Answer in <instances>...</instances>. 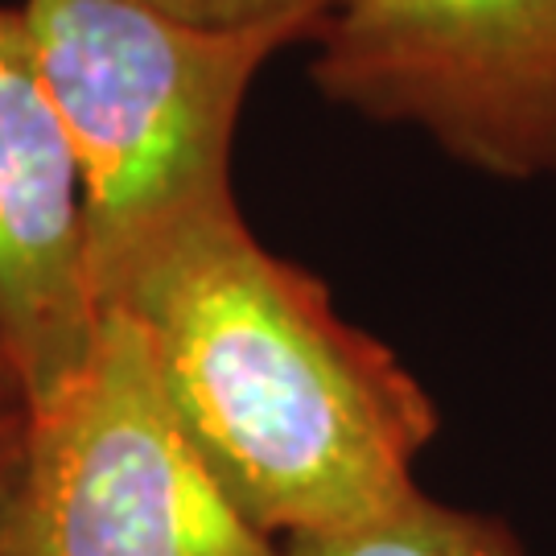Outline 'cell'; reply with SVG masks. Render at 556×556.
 <instances>
[{
	"label": "cell",
	"mask_w": 556,
	"mask_h": 556,
	"mask_svg": "<svg viewBox=\"0 0 556 556\" xmlns=\"http://www.w3.org/2000/svg\"><path fill=\"white\" fill-rule=\"evenodd\" d=\"M318 41L326 100L495 178L556 174V0H334Z\"/></svg>",
	"instance_id": "obj_4"
},
{
	"label": "cell",
	"mask_w": 556,
	"mask_h": 556,
	"mask_svg": "<svg viewBox=\"0 0 556 556\" xmlns=\"http://www.w3.org/2000/svg\"><path fill=\"white\" fill-rule=\"evenodd\" d=\"M25 34L87 194L91 293L157 243L239 211L231 144L260 66L289 29H211L144 0H25Z\"/></svg>",
	"instance_id": "obj_2"
},
{
	"label": "cell",
	"mask_w": 556,
	"mask_h": 556,
	"mask_svg": "<svg viewBox=\"0 0 556 556\" xmlns=\"http://www.w3.org/2000/svg\"><path fill=\"white\" fill-rule=\"evenodd\" d=\"M181 21L211 29H289L298 38H318L334 0H144Z\"/></svg>",
	"instance_id": "obj_7"
},
{
	"label": "cell",
	"mask_w": 556,
	"mask_h": 556,
	"mask_svg": "<svg viewBox=\"0 0 556 556\" xmlns=\"http://www.w3.org/2000/svg\"><path fill=\"white\" fill-rule=\"evenodd\" d=\"M108 309L137 321L186 441L260 532H330L417 491L429 392L239 211L140 256Z\"/></svg>",
	"instance_id": "obj_1"
},
{
	"label": "cell",
	"mask_w": 556,
	"mask_h": 556,
	"mask_svg": "<svg viewBox=\"0 0 556 556\" xmlns=\"http://www.w3.org/2000/svg\"><path fill=\"white\" fill-rule=\"evenodd\" d=\"M25 462H29V420H25V408L0 413V556H13V548H17Z\"/></svg>",
	"instance_id": "obj_8"
},
{
	"label": "cell",
	"mask_w": 556,
	"mask_h": 556,
	"mask_svg": "<svg viewBox=\"0 0 556 556\" xmlns=\"http://www.w3.org/2000/svg\"><path fill=\"white\" fill-rule=\"evenodd\" d=\"M25 420L13 556H289L186 441L128 314H100L83 371Z\"/></svg>",
	"instance_id": "obj_3"
},
{
	"label": "cell",
	"mask_w": 556,
	"mask_h": 556,
	"mask_svg": "<svg viewBox=\"0 0 556 556\" xmlns=\"http://www.w3.org/2000/svg\"><path fill=\"white\" fill-rule=\"evenodd\" d=\"M280 544L289 556H523L507 523L429 498L420 486L376 516Z\"/></svg>",
	"instance_id": "obj_6"
},
{
	"label": "cell",
	"mask_w": 556,
	"mask_h": 556,
	"mask_svg": "<svg viewBox=\"0 0 556 556\" xmlns=\"http://www.w3.org/2000/svg\"><path fill=\"white\" fill-rule=\"evenodd\" d=\"M96 334L79 157L21 9H0V346L25 413L79 376Z\"/></svg>",
	"instance_id": "obj_5"
},
{
	"label": "cell",
	"mask_w": 556,
	"mask_h": 556,
	"mask_svg": "<svg viewBox=\"0 0 556 556\" xmlns=\"http://www.w3.org/2000/svg\"><path fill=\"white\" fill-rule=\"evenodd\" d=\"M13 408H25V404H21L17 376H13L9 358H4V346H0V413H13Z\"/></svg>",
	"instance_id": "obj_9"
}]
</instances>
